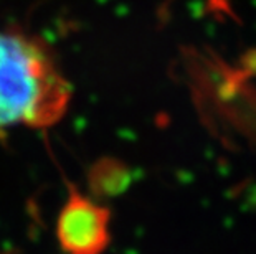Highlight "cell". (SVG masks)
<instances>
[{"label": "cell", "mask_w": 256, "mask_h": 254, "mask_svg": "<svg viewBox=\"0 0 256 254\" xmlns=\"http://www.w3.org/2000/svg\"><path fill=\"white\" fill-rule=\"evenodd\" d=\"M72 86L46 46L20 33H0V131L48 127L68 107Z\"/></svg>", "instance_id": "6da1fadb"}, {"label": "cell", "mask_w": 256, "mask_h": 254, "mask_svg": "<svg viewBox=\"0 0 256 254\" xmlns=\"http://www.w3.org/2000/svg\"><path fill=\"white\" fill-rule=\"evenodd\" d=\"M111 212L78 188L70 187V195L56 221V238L66 254H102L111 243Z\"/></svg>", "instance_id": "7a4b0ae2"}, {"label": "cell", "mask_w": 256, "mask_h": 254, "mask_svg": "<svg viewBox=\"0 0 256 254\" xmlns=\"http://www.w3.org/2000/svg\"><path fill=\"white\" fill-rule=\"evenodd\" d=\"M129 172L116 160H101L90 172L91 193L98 198L118 197L129 187Z\"/></svg>", "instance_id": "3957f363"}]
</instances>
